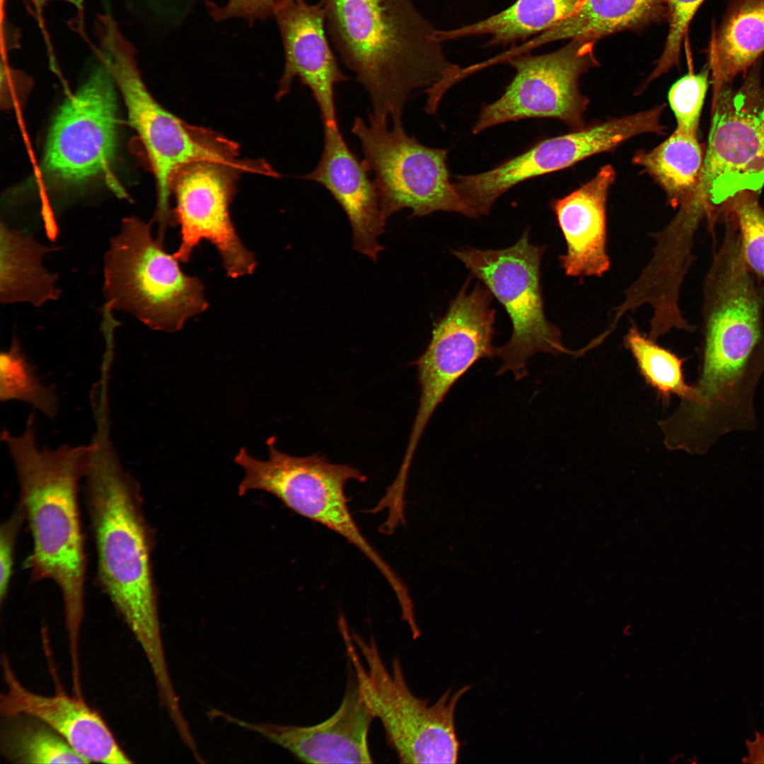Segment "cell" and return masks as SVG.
<instances>
[{
  "label": "cell",
  "instance_id": "cell-1",
  "mask_svg": "<svg viewBox=\"0 0 764 764\" xmlns=\"http://www.w3.org/2000/svg\"><path fill=\"white\" fill-rule=\"evenodd\" d=\"M109 422H96L83 478L97 579L152 672L162 673L168 666L153 574V531L144 513L140 485L121 462Z\"/></svg>",
  "mask_w": 764,
  "mask_h": 764
},
{
  "label": "cell",
  "instance_id": "cell-2",
  "mask_svg": "<svg viewBox=\"0 0 764 764\" xmlns=\"http://www.w3.org/2000/svg\"><path fill=\"white\" fill-rule=\"evenodd\" d=\"M35 415L23 432L4 429L1 439L12 459L19 485L18 506L32 538L25 561L33 581L50 580L59 589L71 643L80 641L85 613L86 556L79 509L89 445L40 446Z\"/></svg>",
  "mask_w": 764,
  "mask_h": 764
},
{
  "label": "cell",
  "instance_id": "cell-3",
  "mask_svg": "<svg viewBox=\"0 0 764 764\" xmlns=\"http://www.w3.org/2000/svg\"><path fill=\"white\" fill-rule=\"evenodd\" d=\"M328 33L368 93L369 121L401 119L412 91L451 78L436 29L410 0H321Z\"/></svg>",
  "mask_w": 764,
  "mask_h": 764
},
{
  "label": "cell",
  "instance_id": "cell-4",
  "mask_svg": "<svg viewBox=\"0 0 764 764\" xmlns=\"http://www.w3.org/2000/svg\"><path fill=\"white\" fill-rule=\"evenodd\" d=\"M100 55L123 97L130 124L146 151L157 185L154 221L158 234L175 225L170 207L173 183L184 166L210 161L244 167L237 145L216 132L190 125L162 107L151 95L139 71L135 50L113 18L101 14L96 22Z\"/></svg>",
  "mask_w": 764,
  "mask_h": 764
},
{
  "label": "cell",
  "instance_id": "cell-5",
  "mask_svg": "<svg viewBox=\"0 0 764 764\" xmlns=\"http://www.w3.org/2000/svg\"><path fill=\"white\" fill-rule=\"evenodd\" d=\"M339 630L359 692L400 762L456 763L461 745L456 710L470 687L449 689L430 705L411 691L398 658L387 666L372 636L366 639L350 632L346 623Z\"/></svg>",
  "mask_w": 764,
  "mask_h": 764
},
{
  "label": "cell",
  "instance_id": "cell-6",
  "mask_svg": "<svg viewBox=\"0 0 764 764\" xmlns=\"http://www.w3.org/2000/svg\"><path fill=\"white\" fill-rule=\"evenodd\" d=\"M137 217L122 221L104 256L105 307L131 314L149 328L174 332L209 307L204 286Z\"/></svg>",
  "mask_w": 764,
  "mask_h": 764
},
{
  "label": "cell",
  "instance_id": "cell-7",
  "mask_svg": "<svg viewBox=\"0 0 764 764\" xmlns=\"http://www.w3.org/2000/svg\"><path fill=\"white\" fill-rule=\"evenodd\" d=\"M267 445L266 461L254 458L243 447L235 456L245 472L238 495L252 490L266 492L300 516L335 532L371 562L398 598H404L407 587L363 536L348 507L346 484L352 480L364 482L366 476L350 465L332 463L320 453L295 456L284 453L277 448L273 437Z\"/></svg>",
  "mask_w": 764,
  "mask_h": 764
},
{
  "label": "cell",
  "instance_id": "cell-8",
  "mask_svg": "<svg viewBox=\"0 0 764 764\" xmlns=\"http://www.w3.org/2000/svg\"><path fill=\"white\" fill-rule=\"evenodd\" d=\"M544 251L543 247L530 243L528 231L507 248L452 250L510 318L511 335L504 345L497 348V357L502 361L499 375L511 371L516 380L523 378L528 374V361L538 352L577 355V352L564 346L560 330L545 314L540 286Z\"/></svg>",
  "mask_w": 764,
  "mask_h": 764
},
{
  "label": "cell",
  "instance_id": "cell-9",
  "mask_svg": "<svg viewBox=\"0 0 764 764\" xmlns=\"http://www.w3.org/2000/svg\"><path fill=\"white\" fill-rule=\"evenodd\" d=\"M352 132L358 138L362 161L373 173L381 208L387 220L404 209L412 216L452 212L476 217L451 182L446 164L448 150L421 144L405 132L402 119L388 122L355 117Z\"/></svg>",
  "mask_w": 764,
  "mask_h": 764
},
{
  "label": "cell",
  "instance_id": "cell-10",
  "mask_svg": "<svg viewBox=\"0 0 764 764\" xmlns=\"http://www.w3.org/2000/svg\"><path fill=\"white\" fill-rule=\"evenodd\" d=\"M760 60L736 89L722 88L713 115L698 182L692 193L710 207L764 187V90Z\"/></svg>",
  "mask_w": 764,
  "mask_h": 764
},
{
  "label": "cell",
  "instance_id": "cell-11",
  "mask_svg": "<svg viewBox=\"0 0 764 764\" xmlns=\"http://www.w3.org/2000/svg\"><path fill=\"white\" fill-rule=\"evenodd\" d=\"M467 280L434 325L424 353L414 361L420 388L419 406L398 475L408 477L420 438L438 405L455 383L482 358L497 355L493 346L495 310L492 294L478 283L468 291Z\"/></svg>",
  "mask_w": 764,
  "mask_h": 764
},
{
  "label": "cell",
  "instance_id": "cell-12",
  "mask_svg": "<svg viewBox=\"0 0 764 764\" xmlns=\"http://www.w3.org/2000/svg\"><path fill=\"white\" fill-rule=\"evenodd\" d=\"M595 42L572 39L547 54L510 58L507 62L516 74L501 97L482 108L473 133L530 118L557 119L573 128H584L589 100L579 91V79L598 65Z\"/></svg>",
  "mask_w": 764,
  "mask_h": 764
},
{
  "label": "cell",
  "instance_id": "cell-13",
  "mask_svg": "<svg viewBox=\"0 0 764 764\" xmlns=\"http://www.w3.org/2000/svg\"><path fill=\"white\" fill-rule=\"evenodd\" d=\"M115 87L102 62L59 109L43 160L45 173L54 183L76 186L108 174L117 149Z\"/></svg>",
  "mask_w": 764,
  "mask_h": 764
},
{
  "label": "cell",
  "instance_id": "cell-14",
  "mask_svg": "<svg viewBox=\"0 0 764 764\" xmlns=\"http://www.w3.org/2000/svg\"><path fill=\"white\" fill-rule=\"evenodd\" d=\"M240 171L245 170L203 161L190 163L176 174L172 194L180 243L173 254L180 262H188L196 247L207 241L217 250L228 277L238 278L254 272L255 255L241 241L229 212Z\"/></svg>",
  "mask_w": 764,
  "mask_h": 764
},
{
  "label": "cell",
  "instance_id": "cell-15",
  "mask_svg": "<svg viewBox=\"0 0 764 764\" xmlns=\"http://www.w3.org/2000/svg\"><path fill=\"white\" fill-rule=\"evenodd\" d=\"M664 105L610 120L569 134L549 138L525 152L478 173L474 185L486 202L496 200L514 186L529 179L567 168L592 155L610 151L644 133L662 134Z\"/></svg>",
  "mask_w": 764,
  "mask_h": 764
},
{
  "label": "cell",
  "instance_id": "cell-16",
  "mask_svg": "<svg viewBox=\"0 0 764 764\" xmlns=\"http://www.w3.org/2000/svg\"><path fill=\"white\" fill-rule=\"evenodd\" d=\"M210 719L254 732L307 763H371L369 731L375 717L364 700L355 680H350L337 711L311 726L252 722L216 708Z\"/></svg>",
  "mask_w": 764,
  "mask_h": 764
},
{
  "label": "cell",
  "instance_id": "cell-17",
  "mask_svg": "<svg viewBox=\"0 0 764 764\" xmlns=\"http://www.w3.org/2000/svg\"><path fill=\"white\" fill-rule=\"evenodd\" d=\"M285 56L277 98L290 91L294 79L307 86L318 105L323 125L338 127L335 86L349 79L339 68L325 33V12L320 1L289 0L276 13Z\"/></svg>",
  "mask_w": 764,
  "mask_h": 764
},
{
  "label": "cell",
  "instance_id": "cell-18",
  "mask_svg": "<svg viewBox=\"0 0 764 764\" xmlns=\"http://www.w3.org/2000/svg\"><path fill=\"white\" fill-rule=\"evenodd\" d=\"M1 666L6 686L0 698L1 716L25 714L40 719L88 763L133 762L101 715L81 696L62 692L53 695L37 694L21 683L7 656L2 657Z\"/></svg>",
  "mask_w": 764,
  "mask_h": 764
},
{
  "label": "cell",
  "instance_id": "cell-19",
  "mask_svg": "<svg viewBox=\"0 0 764 764\" xmlns=\"http://www.w3.org/2000/svg\"><path fill=\"white\" fill-rule=\"evenodd\" d=\"M363 161L349 148L339 127L324 126V144L316 167L302 178L326 188L342 208L352 231V248L374 261L383 250L378 238L386 219L376 185Z\"/></svg>",
  "mask_w": 764,
  "mask_h": 764
},
{
  "label": "cell",
  "instance_id": "cell-20",
  "mask_svg": "<svg viewBox=\"0 0 764 764\" xmlns=\"http://www.w3.org/2000/svg\"><path fill=\"white\" fill-rule=\"evenodd\" d=\"M615 179L612 166H604L584 185L551 203L566 244L559 260L569 277H601L610 270L606 207Z\"/></svg>",
  "mask_w": 764,
  "mask_h": 764
},
{
  "label": "cell",
  "instance_id": "cell-21",
  "mask_svg": "<svg viewBox=\"0 0 764 764\" xmlns=\"http://www.w3.org/2000/svg\"><path fill=\"white\" fill-rule=\"evenodd\" d=\"M707 54L713 100L764 54V0H731L712 28Z\"/></svg>",
  "mask_w": 764,
  "mask_h": 764
},
{
  "label": "cell",
  "instance_id": "cell-22",
  "mask_svg": "<svg viewBox=\"0 0 764 764\" xmlns=\"http://www.w3.org/2000/svg\"><path fill=\"white\" fill-rule=\"evenodd\" d=\"M666 0H584L571 16L521 47L519 53L561 40L596 42L617 32L644 27L667 17Z\"/></svg>",
  "mask_w": 764,
  "mask_h": 764
},
{
  "label": "cell",
  "instance_id": "cell-23",
  "mask_svg": "<svg viewBox=\"0 0 764 764\" xmlns=\"http://www.w3.org/2000/svg\"><path fill=\"white\" fill-rule=\"evenodd\" d=\"M0 239L1 302L28 303L39 307L59 299L58 276L43 265L44 256L54 248L11 228L2 221Z\"/></svg>",
  "mask_w": 764,
  "mask_h": 764
},
{
  "label": "cell",
  "instance_id": "cell-24",
  "mask_svg": "<svg viewBox=\"0 0 764 764\" xmlns=\"http://www.w3.org/2000/svg\"><path fill=\"white\" fill-rule=\"evenodd\" d=\"M584 0H516L506 9L481 21L439 31L444 42L474 35H489L499 45L545 32L574 13Z\"/></svg>",
  "mask_w": 764,
  "mask_h": 764
},
{
  "label": "cell",
  "instance_id": "cell-25",
  "mask_svg": "<svg viewBox=\"0 0 764 764\" xmlns=\"http://www.w3.org/2000/svg\"><path fill=\"white\" fill-rule=\"evenodd\" d=\"M704 156L697 134L676 128L654 149L637 152L633 162L662 187L668 204L677 207L696 186Z\"/></svg>",
  "mask_w": 764,
  "mask_h": 764
},
{
  "label": "cell",
  "instance_id": "cell-26",
  "mask_svg": "<svg viewBox=\"0 0 764 764\" xmlns=\"http://www.w3.org/2000/svg\"><path fill=\"white\" fill-rule=\"evenodd\" d=\"M0 747L14 763H88L54 729L25 714L2 716Z\"/></svg>",
  "mask_w": 764,
  "mask_h": 764
},
{
  "label": "cell",
  "instance_id": "cell-27",
  "mask_svg": "<svg viewBox=\"0 0 764 764\" xmlns=\"http://www.w3.org/2000/svg\"><path fill=\"white\" fill-rule=\"evenodd\" d=\"M624 345L646 383L664 403L673 395L681 400L692 395L693 386L686 383L683 369L685 359L659 345L633 323L624 337Z\"/></svg>",
  "mask_w": 764,
  "mask_h": 764
},
{
  "label": "cell",
  "instance_id": "cell-28",
  "mask_svg": "<svg viewBox=\"0 0 764 764\" xmlns=\"http://www.w3.org/2000/svg\"><path fill=\"white\" fill-rule=\"evenodd\" d=\"M0 400L29 404L49 419H54L59 411L55 389L38 377L17 337L1 352Z\"/></svg>",
  "mask_w": 764,
  "mask_h": 764
},
{
  "label": "cell",
  "instance_id": "cell-29",
  "mask_svg": "<svg viewBox=\"0 0 764 764\" xmlns=\"http://www.w3.org/2000/svg\"><path fill=\"white\" fill-rule=\"evenodd\" d=\"M758 194L741 192L724 204L727 214L738 228L746 265L764 279V209Z\"/></svg>",
  "mask_w": 764,
  "mask_h": 764
},
{
  "label": "cell",
  "instance_id": "cell-30",
  "mask_svg": "<svg viewBox=\"0 0 764 764\" xmlns=\"http://www.w3.org/2000/svg\"><path fill=\"white\" fill-rule=\"evenodd\" d=\"M710 70L689 72L671 87L668 98L677 122V128L697 134L700 117L709 86Z\"/></svg>",
  "mask_w": 764,
  "mask_h": 764
},
{
  "label": "cell",
  "instance_id": "cell-31",
  "mask_svg": "<svg viewBox=\"0 0 764 764\" xmlns=\"http://www.w3.org/2000/svg\"><path fill=\"white\" fill-rule=\"evenodd\" d=\"M704 1L666 0L668 32L662 54L648 78L649 82L678 64L683 41L693 17Z\"/></svg>",
  "mask_w": 764,
  "mask_h": 764
},
{
  "label": "cell",
  "instance_id": "cell-32",
  "mask_svg": "<svg viewBox=\"0 0 764 764\" xmlns=\"http://www.w3.org/2000/svg\"><path fill=\"white\" fill-rule=\"evenodd\" d=\"M25 516L21 507L13 511L0 526V602L6 600L13 573L14 556L18 535Z\"/></svg>",
  "mask_w": 764,
  "mask_h": 764
},
{
  "label": "cell",
  "instance_id": "cell-33",
  "mask_svg": "<svg viewBox=\"0 0 764 764\" xmlns=\"http://www.w3.org/2000/svg\"><path fill=\"white\" fill-rule=\"evenodd\" d=\"M289 0H227L226 4L219 6L208 2L209 13L216 21L231 18H243L253 22L274 16Z\"/></svg>",
  "mask_w": 764,
  "mask_h": 764
},
{
  "label": "cell",
  "instance_id": "cell-34",
  "mask_svg": "<svg viewBox=\"0 0 764 764\" xmlns=\"http://www.w3.org/2000/svg\"><path fill=\"white\" fill-rule=\"evenodd\" d=\"M746 748L748 754L743 763H764V734L756 732L755 739L746 741Z\"/></svg>",
  "mask_w": 764,
  "mask_h": 764
},
{
  "label": "cell",
  "instance_id": "cell-35",
  "mask_svg": "<svg viewBox=\"0 0 764 764\" xmlns=\"http://www.w3.org/2000/svg\"><path fill=\"white\" fill-rule=\"evenodd\" d=\"M632 632V626L631 624L627 623L623 626L622 633L624 636H630Z\"/></svg>",
  "mask_w": 764,
  "mask_h": 764
},
{
  "label": "cell",
  "instance_id": "cell-36",
  "mask_svg": "<svg viewBox=\"0 0 764 764\" xmlns=\"http://www.w3.org/2000/svg\"><path fill=\"white\" fill-rule=\"evenodd\" d=\"M682 758H683V756H682V754H681V753H676V754H674V755H673L672 756H671V757H669V758H668V761H669L670 763H676V762H678V761H679V760H681V759H682Z\"/></svg>",
  "mask_w": 764,
  "mask_h": 764
}]
</instances>
